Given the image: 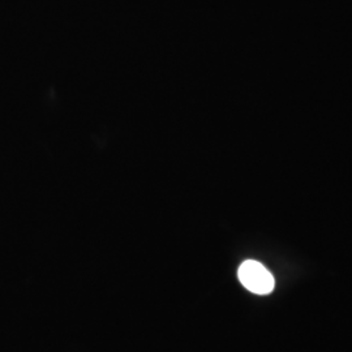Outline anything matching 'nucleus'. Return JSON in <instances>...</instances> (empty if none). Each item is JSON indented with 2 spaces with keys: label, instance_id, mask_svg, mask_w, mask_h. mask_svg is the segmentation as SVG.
<instances>
[{
  "label": "nucleus",
  "instance_id": "1",
  "mask_svg": "<svg viewBox=\"0 0 352 352\" xmlns=\"http://www.w3.org/2000/svg\"><path fill=\"white\" fill-rule=\"evenodd\" d=\"M238 277L245 289L257 295H267L273 292L276 285L272 273L264 265L254 260H247L240 265Z\"/></svg>",
  "mask_w": 352,
  "mask_h": 352
}]
</instances>
